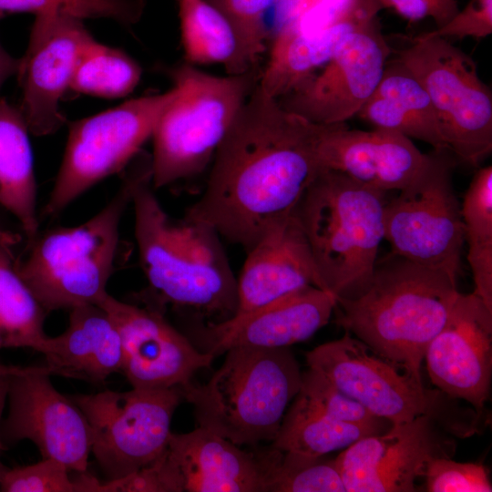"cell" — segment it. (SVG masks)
Instances as JSON below:
<instances>
[{"label": "cell", "instance_id": "obj_1", "mask_svg": "<svg viewBox=\"0 0 492 492\" xmlns=\"http://www.w3.org/2000/svg\"><path fill=\"white\" fill-rule=\"evenodd\" d=\"M321 128L285 110L257 83L215 152L202 194L183 220L209 225L249 251L292 213L323 169Z\"/></svg>", "mask_w": 492, "mask_h": 492}, {"label": "cell", "instance_id": "obj_2", "mask_svg": "<svg viewBox=\"0 0 492 492\" xmlns=\"http://www.w3.org/2000/svg\"><path fill=\"white\" fill-rule=\"evenodd\" d=\"M135 238L150 293L198 321L219 323L238 310V286L220 234L210 226L173 221L154 193L151 174L137 186L132 202Z\"/></svg>", "mask_w": 492, "mask_h": 492}, {"label": "cell", "instance_id": "obj_3", "mask_svg": "<svg viewBox=\"0 0 492 492\" xmlns=\"http://www.w3.org/2000/svg\"><path fill=\"white\" fill-rule=\"evenodd\" d=\"M456 280L391 252L377 261L367 289L336 299L337 323L380 357L422 382L426 348L458 294ZM423 383V382H422Z\"/></svg>", "mask_w": 492, "mask_h": 492}, {"label": "cell", "instance_id": "obj_4", "mask_svg": "<svg viewBox=\"0 0 492 492\" xmlns=\"http://www.w3.org/2000/svg\"><path fill=\"white\" fill-rule=\"evenodd\" d=\"M386 192L323 169L293 213L306 238L318 288L354 299L369 286L384 239Z\"/></svg>", "mask_w": 492, "mask_h": 492}, {"label": "cell", "instance_id": "obj_5", "mask_svg": "<svg viewBox=\"0 0 492 492\" xmlns=\"http://www.w3.org/2000/svg\"><path fill=\"white\" fill-rule=\"evenodd\" d=\"M151 174V156L141 150L123 170L113 198L80 225L38 233L19 272L49 313L97 303L108 293L120 243V221L138 184Z\"/></svg>", "mask_w": 492, "mask_h": 492}, {"label": "cell", "instance_id": "obj_6", "mask_svg": "<svg viewBox=\"0 0 492 492\" xmlns=\"http://www.w3.org/2000/svg\"><path fill=\"white\" fill-rule=\"evenodd\" d=\"M202 384L181 386L197 425L238 446L272 442L302 374L289 347L238 346Z\"/></svg>", "mask_w": 492, "mask_h": 492}, {"label": "cell", "instance_id": "obj_7", "mask_svg": "<svg viewBox=\"0 0 492 492\" xmlns=\"http://www.w3.org/2000/svg\"><path fill=\"white\" fill-rule=\"evenodd\" d=\"M261 70L220 77L187 63L172 70L179 94L159 116L151 137L154 190L193 178L211 164Z\"/></svg>", "mask_w": 492, "mask_h": 492}, {"label": "cell", "instance_id": "obj_8", "mask_svg": "<svg viewBox=\"0 0 492 492\" xmlns=\"http://www.w3.org/2000/svg\"><path fill=\"white\" fill-rule=\"evenodd\" d=\"M179 94L169 90L124 103L70 123L67 145L44 218H56L103 179L123 172L152 137L157 121Z\"/></svg>", "mask_w": 492, "mask_h": 492}, {"label": "cell", "instance_id": "obj_9", "mask_svg": "<svg viewBox=\"0 0 492 492\" xmlns=\"http://www.w3.org/2000/svg\"><path fill=\"white\" fill-rule=\"evenodd\" d=\"M395 58L427 92L448 150L458 161L481 163L492 151V92L472 57L448 39L423 33Z\"/></svg>", "mask_w": 492, "mask_h": 492}, {"label": "cell", "instance_id": "obj_10", "mask_svg": "<svg viewBox=\"0 0 492 492\" xmlns=\"http://www.w3.org/2000/svg\"><path fill=\"white\" fill-rule=\"evenodd\" d=\"M448 150H434L415 179L384 208V239L392 252L457 281L465 241Z\"/></svg>", "mask_w": 492, "mask_h": 492}, {"label": "cell", "instance_id": "obj_11", "mask_svg": "<svg viewBox=\"0 0 492 492\" xmlns=\"http://www.w3.org/2000/svg\"><path fill=\"white\" fill-rule=\"evenodd\" d=\"M69 397L89 424L91 453L107 480L127 477L161 455L173 415L184 400L181 386L132 387Z\"/></svg>", "mask_w": 492, "mask_h": 492}, {"label": "cell", "instance_id": "obj_12", "mask_svg": "<svg viewBox=\"0 0 492 492\" xmlns=\"http://www.w3.org/2000/svg\"><path fill=\"white\" fill-rule=\"evenodd\" d=\"M309 368L324 375L335 387L369 413L393 425L428 415L450 425L457 434L468 430L452 419L457 410L440 390L425 388L408 374H400L387 360L372 354L359 339L346 333L306 353ZM452 399V398H451Z\"/></svg>", "mask_w": 492, "mask_h": 492}, {"label": "cell", "instance_id": "obj_13", "mask_svg": "<svg viewBox=\"0 0 492 492\" xmlns=\"http://www.w3.org/2000/svg\"><path fill=\"white\" fill-rule=\"evenodd\" d=\"M45 365H11L7 414L0 435L7 448L22 440L32 441L42 458H52L69 470L86 472L91 453L89 424L70 399L52 384Z\"/></svg>", "mask_w": 492, "mask_h": 492}, {"label": "cell", "instance_id": "obj_14", "mask_svg": "<svg viewBox=\"0 0 492 492\" xmlns=\"http://www.w3.org/2000/svg\"><path fill=\"white\" fill-rule=\"evenodd\" d=\"M457 435L443 421L423 415L383 434L364 436L334 459L345 492H415L427 464L452 457Z\"/></svg>", "mask_w": 492, "mask_h": 492}, {"label": "cell", "instance_id": "obj_15", "mask_svg": "<svg viewBox=\"0 0 492 492\" xmlns=\"http://www.w3.org/2000/svg\"><path fill=\"white\" fill-rule=\"evenodd\" d=\"M391 52L378 16L372 17L348 35L326 64L277 101L314 124L345 123L372 95Z\"/></svg>", "mask_w": 492, "mask_h": 492}, {"label": "cell", "instance_id": "obj_16", "mask_svg": "<svg viewBox=\"0 0 492 492\" xmlns=\"http://www.w3.org/2000/svg\"><path fill=\"white\" fill-rule=\"evenodd\" d=\"M97 304L118 328L122 344L120 373L134 388L184 386L214 360L174 328L158 308L127 303L108 293Z\"/></svg>", "mask_w": 492, "mask_h": 492}, {"label": "cell", "instance_id": "obj_17", "mask_svg": "<svg viewBox=\"0 0 492 492\" xmlns=\"http://www.w3.org/2000/svg\"><path fill=\"white\" fill-rule=\"evenodd\" d=\"M91 37L77 17L62 13L36 16L16 74L22 88L19 108L31 134H53L66 122L60 99L70 88L81 51Z\"/></svg>", "mask_w": 492, "mask_h": 492}, {"label": "cell", "instance_id": "obj_18", "mask_svg": "<svg viewBox=\"0 0 492 492\" xmlns=\"http://www.w3.org/2000/svg\"><path fill=\"white\" fill-rule=\"evenodd\" d=\"M432 384L481 417L492 375V311L473 292H458L425 359Z\"/></svg>", "mask_w": 492, "mask_h": 492}, {"label": "cell", "instance_id": "obj_19", "mask_svg": "<svg viewBox=\"0 0 492 492\" xmlns=\"http://www.w3.org/2000/svg\"><path fill=\"white\" fill-rule=\"evenodd\" d=\"M270 457L198 426L171 432L158 462L167 492H267Z\"/></svg>", "mask_w": 492, "mask_h": 492}, {"label": "cell", "instance_id": "obj_20", "mask_svg": "<svg viewBox=\"0 0 492 492\" xmlns=\"http://www.w3.org/2000/svg\"><path fill=\"white\" fill-rule=\"evenodd\" d=\"M336 306L331 292L309 285L251 311L219 323L198 321L194 345L217 357L231 348L289 347L311 338L330 320Z\"/></svg>", "mask_w": 492, "mask_h": 492}, {"label": "cell", "instance_id": "obj_21", "mask_svg": "<svg viewBox=\"0 0 492 492\" xmlns=\"http://www.w3.org/2000/svg\"><path fill=\"white\" fill-rule=\"evenodd\" d=\"M318 157L323 169L340 171L378 190H401L426 165L425 154L395 131L351 129L345 123L322 125Z\"/></svg>", "mask_w": 492, "mask_h": 492}, {"label": "cell", "instance_id": "obj_22", "mask_svg": "<svg viewBox=\"0 0 492 492\" xmlns=\"http://www.w3.org/2000/svg\"><path fill=\"white\" fill-rule=\"evenodd\" d=\"M246 253L237 278L235 314L251 311L309 285L318 287L311 251L293 211L275 223Z\"/></svg>", "mask_w": 492, "mask_h": 492}, {"label": "cell", "instance_id": "obj_23", "mask_svg": "<svg viewBox=\"0 0 492 492\" xmlns=\"http://www.w3.org/2000/svg\"><path fill=\"white\" fill-rule=\"evenodd\" d=\"M68 325L58 336L48 337L43 351L52 374L104 383L121 372L122 344L118 328L97 303L70 309Z\"/></svg>", "mask_w": 492, "mask_h": 492}, {"label": "cell", "instance_id": "obj_24", "mask_svg": "<svg viewBox=\"0 0 492 492\" xmlns=\"http://www.w3.org/2000/svg\"><path fill=\"white\" fill-rule=\"evenodd\" d=\"M380 10H360L318 31L300 32L287 27L275 31L269 58L261 70L259 87L271 97L284 96L326 64L348 35Z\"/></svg>", "mask_w": 492, "mask_h": 492}, {"label": "cell", "instance_id": "obj_25", "mask_svg": "<svg viewBox=\"0 0 492 492\" xmlns=\"http://www.w3.org/2000/svg\"><path fill=\"white\" fill-rule=\"evenodd\" d=\"M356 116L374 128L418 139L434 150H448L427 92L397 58L386 62L378 84Z\"/></svg>", "mask_w": 492, "mask_h": 492}, {"label": "cell", "instance_id": "obj_26", "mask_svg": "<svg viewBox=\"0 0 492 492\" xmlns=\"http://www.w3.org/2000/svg\"><path fill=\"white\" fill-rule=\"evenodd\" d=\"M29 133L19 107L0 99V205L18 220L28 243L39 233Z\"/></svg>", "mask_w": 492, "mask_h": 492}, {"label": "cell", "instance_id": "obj_27", "mask_svg": "<svg viewBox=\"0 0 492 492\" xmlns=\"http://www.w3.org/2000/svg\"><path fill=\"white\" fill-rule=\"evenodd\" d=\"M392 424H350L338 421L301 392L289 405L271 446L281 451L326 456L371 435L385 433Z\"/></svg>", "mask_w": 492, "mask_h": 492}, {"label": "cell", "instance_id": "obj_28", "mask_svg": "<svg viewBox=\"0 0 492 492\" xmlns=\"http://www.w3.org/2000/svg\"><path fill=\"white\" fill-rule=\"evenodd\" d=\"M13 245L0 238V350L30 348L43 353L48 312L22 278Z\"/></svg>", "mask_w": 492, "mask_h": 492}, {"label": "cell", "instance_id": "obj_29", "mask_svg": "<svg viewBox=\"0 0 492 492\" xmlns=\"http://www.w3.org/2000/svg\"><path fill=\"white\" fill-rule=\"evenodd\" d=\"M179 18L187 64H220L225 67L228 75L251 70L241 58L230 23L206 0H179Z\"/></svg>", "mask_w": 492, "mask_h": 492}, {"label": "cell", "instance_id": "obj_30", "mask_svg": "<svg viewBox=\"0 0 492 492\" xmlns=\"http://www.w3.org/2000/svg\"><path fill=\"white\" fill-rule=\"evenodd\" d=\"M141 73L139 64L126 52L91 37L81 51L69 89L104 98L123 97L138 86Z\"/></svg>", "mask_w": 492, "mask_h": 492}, {"label": "cell", "instance_id": "obj_31", "mask_svg": "<svg viewBox=\"0 0 492 492\" xmlns=\"http://www.w3.org/2000/svg\"><path fill=\"white\" fill-rule=\"evenodd\" d=\"M267 492H345L335 459L271 446Z\"/></svg>", "mask_w": 492, "mask_h": 492}, {"label": "cell", "instance_id": "obj_32", "mask_svg": "<svg viewBox=\"0 0 492 492\" xmlns=\"http://www.w3.org/2000/svg\"><path fill=\"white\" fill-rule=\"evenodd\" d=\"M230 23L239 45L240 56L248 69L259 67L266 53L270 33L265 22L276 0H206Z\"/></svg>", "mask_w": 492, "mask_h": 492}, {"label": "cell", "instance_id": "obj_33", "mask_svg": "<svg viewBox=\"0 0 492 492\" xmlns=\"http://www.w3.org/2000/svg\"><path fill=\"white\" fill-rule=\"evenodd\" d=\"M61 462L43 458L37 463L8 468L0 482L2 492H97L99 480L86 472L71 479Z\"/></svg>", "mask_w": 492, "mask_h": 492}, {"label": "cell", "instance_id": "obj_34", "mask_svg": "<svg viewBox=\"0 0 492 492\" xmlns=\"http://www.w3.org/2000/svg\"><path fill=\"white\" fill-rule=\"evenodd\" d=\"M299 392L338 421L365 425L389 423L369 413L364 406L340 391L324 375L314 369L309 368L302 372Z\"/></svg>", "mask_w": 492, "mask_h": 492}, {"label": "cell", "instance_id": "obj_35", "mask_svg": "<svg viewBox=\"0 0 492 492\" xmlns=\"http://www.w3.org/2000/svg\"><path fill=\"white\" fill-rule=\"evenodd\" d=\"M465 241L469 247L492 245V167L474 175L461 206Z\"/></svg>", "mask_w": 492, "mask_h": 492}, {"label": "cell", "instance_id": "obj_36", "mask_svg": "<svg viewBox=\"0 0 492 492\" xmlns=\"http://www.w3.org/2000/svg\"><path fill=\"white\" fill-rule=\"evenodd\" d=\"M452 457L431 460L425 472L428 492H491L488 469L482 464L461 463Z\"/></svg>", "mask_w": 492, "mask_h": 492}, {"label": "cell", "instance_id": "obj_37", "mask_svg": "<svg viewBox=\"0 0 492 492\" xmlns=\"http://www.w3.org/2000/svg\"><path fill=\"white\" fill-rule=\"evenodd\" d=\"M425 34L442 38H485L492 34V0H469L444 26Z\"/></svg>", "mask_w": 492, "mask_h": 492}, {"label": "cell", "instance_id": "obj_38", "mask_svg": "<svg viewBox=\"0 0 492 492\" xmlns=\"http://www.w3.org/2000/svg\"><path fill=\"white\" fill-rule=\"evenodd\" d=\"M410 22L432 18L436 27L446 24L459 10L456 0H380Z\"/></svg>", "mask_w": 492, "mask_h": 492}, {"label": "cell", "instance_id": "obj_39", "mask_svg": "<svg viewBox=\"0 0 492 492\" xmlns=\"http://www.w3.org/2000/svg\"><path fill=\"white\" fill-rule=\"evenodd\" d=\"M58 13L78 19L113 17L118 11L120 0H51Z\"/></svg>", "mask_w": 492, "mask_h": 492}, {"label": "cell", "instance_id": "obj_40", "mask_svg": "<svg viewBox=\"0 0 492 492\" xmlns=\"http://www.w3.org/2000/svg\"><path fill=\"white\" fill-rule=\"evenodd\" d=\"M56 12L51 0H0V18L14 13H32L37 16Z\"/></svg>", "mask_w": 492, "mask_h": 492}, {"label": "cell", "instance_id": "obj_41", "mask_svg": "<svg viewBox=\"0 0 492 492\" xmlns=\"http://www.w3.org/2000/svg\"><path fill=\"white\" fill-rule=\"evenodd\" d=\"M307 1L308 0H276L272 8V33L290 20Z\"/></svg>", "mask_w": 492, "mask_h": 492}, {"label": "cell", "instance_id": "obj_42", "mask_svg": "<svg viewBox=\"0 0 492 492\" xmlns=\"http://www.w3.org/2000/svg\"><path fill=\"white\" fill-rule=\"evenodd\" d=\"M10 370H11V365H6L0 362V429H1V424L4 418L3 416L4 410L6 406ZM6 449L7 448L2 442L1 435H0V482L3 476L5 475L6 470L9 468L6 466H5L2 462V455L4 451H5Z\"/></svg>", "mask_w": 492, "mask_h": 492}, {"label": "cell", "instance_id": "obj_43", "mask_svg": "<svg viewBox=\"0 0 492 492\" xmlns=\"http://www.w3.org/2000/svg\"><path fill=\"white\" fill-rule=\"evenodd\" d=\"M20 58L11 56L0 42V87L11 77L16 76Z\"/></svg>", "mask_w": 492, "mask_h": 492}, {"label": "cell", "instance_id": "obj_44", "mask_svg": "<svg viewBox=\"0 0 492 492\" xmlns=\"http://www.w3.org/2000/svg\"><path fill=\"white\" fill-rule=\"evenodd\" d=\"M0 238L5 240L6 241L10 242L13 245L19 242L21 239L19 235L13 233L11 231L3 230L2 228H0Z\"/></svg>", "mask_w": 492, "mask_h": 492}]
</instances>
